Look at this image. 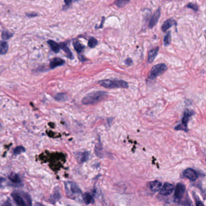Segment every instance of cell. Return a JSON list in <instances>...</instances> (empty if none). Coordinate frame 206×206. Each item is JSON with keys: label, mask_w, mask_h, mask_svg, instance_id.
I'll return each instance as SVG.
<instances>
[{"label": "cell", "mask_w": 206, "mask_h": 206, "mask_svg": "<svg viewBox=\"0 0 206 206\" xmlns=\"http://www.w3.org/2000/svg\"><path fill=\"white\" fill-rule=\"evenodd\" d=\"M108 96V93L105 91H97L88 94L84 97L82 101L83 105H93L101 102Z\"/></svg>", "instance_id": "obj_1"}, {"label": "cell", "mask_w": 206, "mask_h": 206, "mask_svg": "<svg viewBox=\"0 0 206 206\" xmlns=\"http://www.w3.org/2000/svg\"><path fill=\"white\" fill-rule=\"evenodd\" d=\"M65 192L68 197L73 200H81L82 193L81 189L77 184L72 181H66L64 183Z\"/></svg>", "instance_id": "obj_2"}, {"label": "cell", "mask_w": 206, "mask_h": 206, "mask_svg": "<svg viewBox=\"0 0 206 206\" xmlns=\"http://www.w3.org/2000/svg\"><path fill=\"white\" fill-rule=\"evenodd\" d=\"M99 83L101 86L108 88V89H114V88H127L129 87L128 83L126 81L123 80H111V79H105L100 81Z\"/></svg>", "instance_id": "obj_3"}, {"label": "cell", "mask_w": 206, "mask_h": 206, "mask_svg": "<svg viewBox=\"0 0 206 206\" xmlns=\"http://www.w3.org/2000/svg\"><path fill=\"white\" fill-rule=\"evenodd\" d=\"M167 69V67L165 63H160V64L154 66L151 70L150 74L149 76V79L151 80L155 79L157 77L164 73Z\"/></svg>", "instance_id": "obj_4"}, {"label": "cell", "mask_w": 206, "mask_h": 206, "mask_svg": "<svg viewBox=\"0 0 206 206\" xmlns=\"http://www.w3.org/2000/svg\"><path fill=\"white\" fill-rule=\"evenodd\" d=\"M194 114V112L192 110H186L184 113V115L182 119V123L179 124L178 126H176L175 129V130H183L187 131V123L189 121L190 118Z\"/></svg>", "instance_id": "obj_5"}, {"label": "cell", "mask_w": 206, "mask_h": 206, "mask_svg": "<svg viewBox=\"0 0 206 206\" xmlns=\"http://www.w3.org/2000/svg\"><path fill=\"white\" fill-rule=\"evenodd\" d=\"M186 186L183 184L180 183L176 184L174 193V201L175 203H178L180 202L186 192Z\"/></svg>", "instance_id": "obj_6"}, {"label": "cell", "mask_w": 206, "mask_h": 206, "mask_svg": "<svg viewBox=\"0 0 206 206\" xmlns=\"http://www.w3.org/2000/svg\"><path fill=\"white\" fill-rule=\"evenodd\" d=\"M160 195L163 196H168L170 195L172 193L174 190V186L172 184L169 183H166L164 184V185L161 186L160 189Z\"/></svg>", "instance_id": "obj_7"}, {"label": "cell", "mask_w": 206, "mask_h": 206, "mask_svg": "<svg viewBox=\"0 0 206 206\" xmlns=\"http://www.w3.org/2000/svg\"><path fill=\"white\" fill-rule=\"evenodd\" d=\"M184 176L186 177V178H188L190 181H196V179L198 178V175L196 172L195 170L191 168H188L184 170L183 172Z\"/></svg>", "instance_id": "obj_8"}, {"label": "cell", "mask_w": 206, "mask_h": 206, "mask_svg": "<svg viewBox=\"0 0 206 206\" xmlns=\"http://www.w3.org/2000/svg\"><path fill=\"white\" fill-rule=\"evenodd\" d=\"M12 198L13 199V200L15 201V202L17 203V205H22V206L26 205V203L25 202L24 199L21 196V195L19 194L17 192H13L12 194Z\"/></svg>", "instance_id": "obj_9"}, {"label": "cell", "mask_w": 206, "mask_h": 206, "mask_svg": "<svg viewBox=\"0 0 206 206\" xmlns=\"http://www.w3.org/2000/svg\"><path fill=\"white\" fill-rule=\"evenodd\" d=\"M77 161L79 163H83L88 161L89 158V154L88 152H83L77 153L76 155Z\"/></svg>", "instance_id": "obj_10"}, {"label": "cell", "mask_w": 206, "mask_h": 206, "mask_svg": "<svg viewBox=\"0 0 206 206\" xmlns=\"http://www.w3.org/2000/svg\"><path fill=\"white\" fill-rule=\"evenodd\" d=\"M161 186L162 184L159 181H151L149 183V187H150V190L152 192H158L161 188Z\"/></svg>", "instance_id": "obj_11"}, {"label": "cell", "mask_w": 206, "mask_h": 206, "mask_svg": "<svg viewBox=\"0 0 206 206\" xmlns=\"http://www.w3.org/2000/svg\"><path fill=\"white\" fill-rule=\"evenodd\" d=\"M160 9H158L154 14V15L152 17L150 20V24H149V27H150V28H152L156 25V24H157L158 23V21L160 18Z\"/></svg>", "instance_id": "obj_12"}, {"label": "cell", "mask_w": 206, "mask_h": 206, "mask_svg": "<svg viewBox=\"0 0 206 206\" xmlns=\"http://www.w3.org/2000/svg\"><path fill=\"white\" fill-rule=\"evenodd\" d=\"M65 61H63V59H61V58H55L54 59H53L52 60H51L50 61V66L51 68H54L58 66H61L64 64Z\"/></svg>", "instance_id": "obj_13"}, {"label": "cell", "mask_w": 206, "mask_h": 206, "mask_svg": "<svg viewBox=\"0 0 206 206\" xmlns=\"http://www.w3.org/2000/svg\"><path fill=\"white\" fill-rule=\"evenodd\" d=\"M176 23L174 19H167L165 21L164 23H163V24L161 27V29L163 32H166L169 29V28H170L174 25H176Z\"/></svg>", "instance_id": "obj_14"}, {"label": "cell", "mask_w": 206, "mask_h": 206, "mask_svg": "<svg viewBox=\"0 0 206 206\" xmlns=\"http://www.w3.org/2000/svg\"><path fill=\"white\" fill-rule=\"evenodd\" d=\"M158 50H159L158 47H157V48L151 50L149 52V53H148V62L149 63H152L154 61L155 58H156V56H157L158 54Z\"/></svg>", "instance_id": "obj_15"}, {"label": "cell", "mask_w": 206, "mask_h": 206, "mask_svg": "<svg viewBox=\"0 0 206 206\" xmlns=\"http://www.w3.org/2000/svg\"><path fill=\"white\" fill-rule=\"evenodd\" d=\"M82 200H83L84 203L86 204H93L94 202V200L93 197L92 196L90 195V194H89V193H85L82 196Z\"/></svg>", "instance_id": "obj_16"}, {"label": "cell", "mask_w": 206, "mask_h": 206, "mask_svg": "<svg viewBox=\"0 0 206 206\" xmlns=\"http://www.w3.org/2000/svg\"><path fill=\"white\" fill-rule=\"evenodd\" d=\"M48 43L49 45L50 46L52 50L54 52L58 53L59 52L61 47L58 43H56V42H54L52 40H49L48 41Z\"/></svg>", "instance_id": "obj_17"}, {"label": "cell", "mask_w": 206, "mask_h": 206, "mask_svg": "<svg viewBox=\"0 0 206 206\" xmlns=\"http://www.w3.org/2000/svg\"><path fill=\"white\" fill-rule=\"evenodd\" d=\"M9 45L5 41H0V54H6L8 51Z\"/></svg>", "instance_id": "obj_18"}, {"label": "cell", "mask_w": 206, "mask_h": 206, "mask_svg": "<svg viewBox=\"0 0 206 206\" xmlns=\"http://www.w3.org/2000/svg\"><path fill=\"white\" fill-rule=\"evenodd\" d=\"M73 46L76 52L79 53H81L83 50V49L85 48V46L83 45L81 42L77 40H74L73 41Z\"/></svg>", "instance_id": "obj_19"}, {"label": "cell", "mask_w": 206, "mask_h": 206, "mask_svg": "<svg viewBox=\"0 0 206 206\" xmlns=\"http://www.w3.org/2000/svg\"><path fill=\"white\" fill-rule=\"evenodd\" d=\"M61 48L63 50V51L65 52V53H66L67 56L68 58L71 59H73V54L72 53V52L70 51V50L69 49V48L68 47V46L65 44H62L61 45H60Z\"/></svg>", "instance_id": "obj_20"}, {"label": "cell", "mask_w": 206, "mask_h": 206, "mask_svg": "<svg viewBox=\"0 0 206 206\" xmlns=\"http://www.w3.org/2000/svg\"><path fill=\"white\" fill-rule=\"evenodd\" d=\"M9 178L12 183L15 184H19L21 183V179L18 175L16 174H12L9 176Z\"/></svg>", "instance_id": "obj_21"}, {"label": "cell", "mask_w": 206, "mask_h": 206, "mask_svg": "<svg viewBox=\"0 0 206 206\" xmlns=\"http://www.w3.org/2000/svg\"><path fill=\"white\" fill-rule=\"evenodd\" d=\"M60 198V194L58 191H55L52 195L50 198V201L52 203H55Z\"/></svg>", "instance_id": "obj_22"}, {"label": "cell", "mask_w": 206, "mask_h": 206, "mask_svg": "<svg viewBox=\"0 0 206 206\" xmlns=\"http://www.w3.org/2000/svg\"><path fill=\"white\" fill-rule=\"evenodd\" d=\"M130 2V0H116V5L119 8H122Z\"/></svg>", "instance_id": "obj_23"}, {"label": "cell", "mask_w": 206, "mask_h": 206, "mask_svg": "<svg viewBox=\"0 0 206 206\" xmlns=\"http://www.w3.org/2000/svg\"><path fill=\"white\" fill-rule=\"evenodd\" d=\"M88 46L91 48H94L97 44V41L96 39H95L93 37H91L90 38V39L88 40Z\"/></svg>", "instance_id": "obj_24"}, {"label": "cell", "mask_w": 206, "mask_h": 206, "mask_svg": "<svg viewBox=\"0 0 206 206\" xmlns=\"http://www.w3.org/2000/svg\"><path fill=\"white\" fill-rule=\"evenodd\" d=\"M68 97L65 94H58L55 96V99L58 101H65Z\"/></svg>", "instance_id": "obj_25"}, {"label": "cell", "mask_w": 206, "mask_h": 206, "mask_svg": "<svg viewBox=\"0 0 206 206\" xmlns=\"http://www.w3.org/2000/svg\"><path fill=\"white\" fill-rule=\"evenodd\" d=\"M25 151V148L23 146H18L17 147L15 150H14L13 151V153L15 155H19L21 153H23V152H24Z\"/></svg>", "instance_id": "obj_26"}, {"label": "cell", "mask_w": 206, "mask_h": 206, "mask_svg": "<svg viewBox=\"0 0 206 206\" xmlns=\"http://www.w3.org/2000/svg\"><path fill=\"white\" fill-rule=\"evenodd\" d=\"M171 41V36H170V33L169 32L164 38V44L165 46L169 45Z\"/></svg>", "instance_id": "obj_27"}, {"label": "cell", "mask_w": 206, "mask_h": 206, "mask_svg": "<svg viewBox=\"0 0 206 206\" xmlns=\"http://www.w3.org/2000/svg\"><path fill=\"white\" fill-rule=\"evenodd\" d=\"M13 36V34H11L10 33L7 32V31H4L2 33V38L4 40L9 39L10 38H11Z\"/></svg>", "instance_id": "obj_28"}, {"label": "cell", "mask_w": 206, "mask_h": 206, "mask_svg": "<svg viewBox=\"0 0 206 206\" xmlns=\"http://www.w3.org/2000/svg\"><path fill=\"white\" fill-rule=\"evenodd\" d=\"M24 200L26 203V205H32V200H31V198H30V196L27 194H24Z\"/></svg>", "instance_id": "obj_29"}, {"label": "cell", "mask_w": 206, "mask_h": 206, "mask_svg": "<svg viewBox=\"0 0 206 206\" xmlns=\"http://www.w3.org/2000/svg\"><path fill=\"white\" fill-rule=\"evenodd\" d=\"M187 7L188 8H190L192 9H193L195 11H198V6L197 5H196L195 4H193V3H189Z\"/></svg>", "instance_id": "obj_30"}, {"label": "cell", "mask_w": 206, "mask_h": 206, "mask_svg": "<svg viewBox=\"0 0 206 206\" xmlns=\"http://www.w3.org/2000/svg\"><path fill=\"white\" fill-rule=\"evenodd\" d=\"M133 61L131 58H127L125 60V63L127 65H131L132 64Z\"/></svg>", "instance_id": "obj_31"}, {"label": "cell", "mask_w": 206, "mask_h": 206, "mask_svg": "<svg viewBox=\"0 0 206 206\" xmlns=\"http://www.w3.org/2000/svg\"><path fill=\"white\" fill-rule=\"evenodd\" d=\"M195 200H196V205H204V204L201 203V201H200V200H199V199L197 197H196V196H195Z\"/></svg>", "instance_id": "obj_32"}, {"label": "cell", "mask_w": 206, "mask_h": 206, "mask_svg": "<svg viewBox=\"0 0 206 206\" xmlns=\"http://www.w3.org/2000/svg\"><path fill=\"white\" fill-rule=\"evenodd\" d=\"M64 1H65V4H66L67 6H69L71 3H72L73 0H64Z\"/></svg>", "instance_id": "obj_33"}, {"label": "cell", "mask_w": 206, "mask_h": 206, "mask_svg": "<svg viewBox=\"0 0 206 206\" xmlns=\"http://www.w3.org/2000/svg\"><path fill=\"white\" fill-rule=\"evenodd\" d=\"M5 180H6L5 178H2V177H0V184H1V183H3V182H4Z\"/></svg>", "instance_id": "obj_34"}, {"label": "cell", "mask_w": 206, "mask_h": 206, "mask_svg": "<svg viewBox=\"0 0 206 206\" xmlns=\"http://www.w3.org/2000/svg\"><path fill=\"white\" fill-rule=\"evenodd\" d=\"M1 123H0V129H1Z\"/></svg>", "instance_id": "obj_35"}]
</instances>
